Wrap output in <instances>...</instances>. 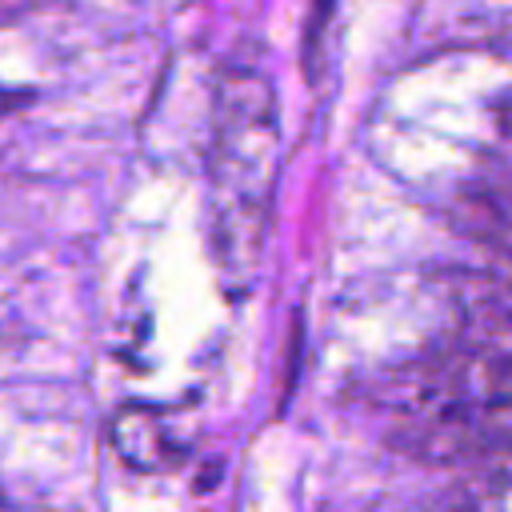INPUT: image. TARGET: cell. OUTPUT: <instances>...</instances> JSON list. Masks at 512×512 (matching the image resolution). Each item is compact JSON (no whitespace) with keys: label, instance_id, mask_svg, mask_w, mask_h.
<instances>
[{"label":"cell","instance_id":"obj_1","mask_svg":"<svg viewBox=\"0 0 512 512\" xmlns=\"http://www.w3.org/2000/svg\"><path fill=\"white\" fill-rule=\"evenodd\" d=\"M380 404L392 440L432 464L512 460V348H464L400 368Z\"/></svg>","mask_w":512,"mask_h":512},{"label":"cell","instance_id":"obj_2","mask_svg":"<svg viewBox=\"0 0 512 512\" xmlns=\"http://www.w3.org/2000/svg\"><path fill=\"white\" fill-rule=\"evenodd\" d=\"M280 180L276 92L256 68H228L212 100L208 232L228 284H248L272 220Z\"/></svg>","mask_w":512,"mask_h":512},{"label":"cell","instance_id":"obj_3","mask_svg":"<svg viewBox=\"0 0 512 512\" xmlns=\"http://www.w3.org/2000/svg\"><path fill=\"white\" fill-rule=\"evenodd\" d=\"M428 512H512V460L468 468L460 480H452Z\"/></svg>","mask_w":512,"mask_h":512},{"label":"cell","instance_id":"obj_4","mask_svg":"<svg viewBox=\"0 0 512 512\" xmlns=\"http://www.w3.org/2000/svg\"><path fill=\"white\" fill-rule=\"evenodd\" d=\"M112 444L132 468H164V460L180 456V444L168 436L164 420L144 408H128L112 424Z\"/></svg>","mask_w":512,"mask_h":512},{"label":"cell","instance_id":"obj_5","mask_svg":"<svg viewBox=\"0 0 512 512\" xmlns=\"http://www.w3.org/2000/svg\"><path fill=\"white\" fill-rule=\"evenodd\" d=\"M496 252H500V260H504V268H508V276H512V228L496 236Z\"/></svg>","mask_w":512,"mask_h":512},{"label":"cell","instance_id":"obj_6","mask_svg":"<svg viewBox=\"0 0 512 512\" xmlns=\"http://www.w3.org/2000/svg\"><path fill=\"white\" fill-rule=\"evenodd\" d=\"M0 4H16V0H0Z\"/></svg>","mask_w":512,"mask_h":512}]
</instances>
